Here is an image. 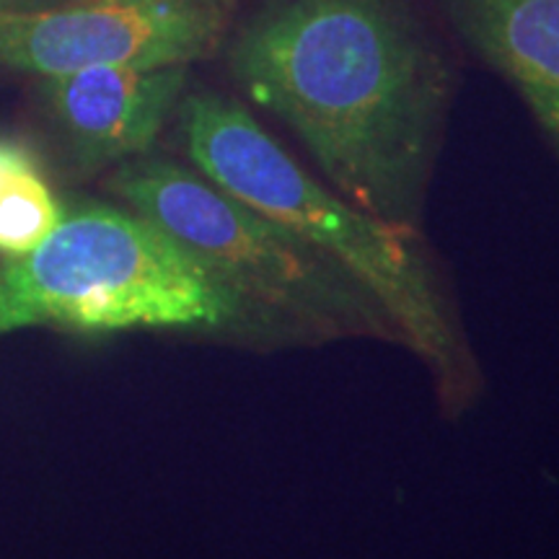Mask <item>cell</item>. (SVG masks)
I'll list each match as a JSON object with an SVG mask.
<instances>
[{"instance_id":"cell-1","label":"cell","mask_w":559,"mask_h":559,"mask_svg":"<svg viewBox=\"0 0 559 559\" xmlns=\"http://www.w3.org/2000/svg\"><path fill=\"white\" fill-rule=\"evenodd\" d=\"M247 96L296 132L332 190L362 213L415 228L443 83L389 0H288L236 39Z\"/></svg>"},{"instance_id":"cell-2","label":"cell","mask_w":559,"mask_h":559,"mask_svg":"<svg viewBox=\"0 0 559 559\" xmlns=\"http://www.w3.org/2000/svg\"><path fill=\"white\" fill-rule=\"evenodd\" d=\"M179 130L202 177L337 264L376 300L396 337L440 373H451L456 334L428 264L412 247L415 228L391 226L349 205L226 96H185Z\"/></svg>"},{"instance_id":"cell-3","label":"cell","mask_w":559,"mask_h":559,"mask_svg":"<svg viewBox=\"0 0 559 559\" xmlns=\"http://www.w3.org/2000/svg\"><path fill=\"white\" fill-rule=\"evenodd\" d=\"M247 317L221 277L132 210H66L39 247L0 264V334L234 330Z\"/></svg>"},{"instance_id":"cell-4","label":"cell","mask_w":559,"mask_h":559,"mask_svg":"<svg viewBox=\"0 0 559 559\" xmlns=\"http://www.w3.org/2000/svg\"><path fill=\"white\" fill-rule=\"evenodd\" d=\"M111 190L198 257L257 317L288 319L317 334H394L376 300L337 264L202 174L140 156L120 164Z\"/></svg>"},{"instance_id":"cell-5","label":"cell","mask_w":559,"mask_h":559,"mask_svg":"<svg viewBox=\"0 0 559 559\" xmlns=\"http://www.w3.org/2000/svg\"><path fill=\"white\" fill-rule=\"evenodd\" d=\"M234 0H0V62L21 73L91 66H190L218 47Z\"/></svg>"},{"instance_id":"cell-6","label":"cell","mask_w":559,"mask_h":559,"mask_svg":"<svg viewBox=\"0 0 559 559\" xmlns=\"http://www.w3.org/2000/svg\"><path fill=\"white\" fill-rule=\"evenodd\" d=\"M190 66H91L50 75L45 99L83 169L140 158L185 99Z\"/></svg>"},{"instance_id":"cell-7","label":"cell","mask_w":559,"mask_h":559,"mask_svg":"<svg viewBox=\"0 0 559 559\" xmlns=\"http://www.w3.org/2000/svg\"><path fill=\"white\" fill-rule=\"evenodd\" d=\"M459 29L559 143V0H449Z\"/></svg>"},{"instance_id":"cell-8","label":"cell","mask_w":559,"mask_h":559,"mask_svg":"<svg viewBox=\"0 0 559 559\" xmlns=\"http://www.w3.org/2000/svg\"><path fill=\"white\" fill-rule=\"evenodd\" d=\"M66 207L24 143L0 138V257L16 260L39 247Z\"/></svg>"}]
</instances>
